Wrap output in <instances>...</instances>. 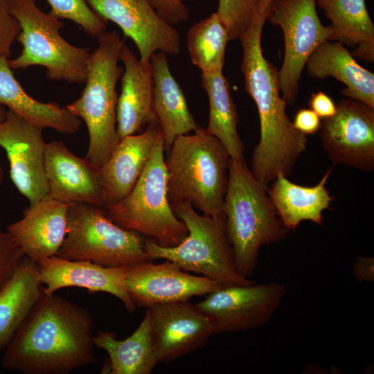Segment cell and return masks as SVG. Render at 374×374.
<instances>
[{"label":"cell","instance_id":"14","mask_svg":"<svg viewBox=\"0 0 374 374\" xmlns=\"http://www.w3.org/2000/svg\"><path fill=\"white\" fill-rule=\"evenodd\" d=\"M102 19L118 26L135 44L139 59L150 62L157 52L177 55L181 38L177 30L156 10L150 0H87Z\"/></svg>","mask_w":374,"mask_h":374},{"label":"cell","instance_id":"35","mask_svg":"<svg viewBox=\"0 0 374 374\" xmlns=\"http://www.w3.org/2000/svg\"><path fill=\"white\" fill-rule=\"evenodd\" d=\"M157 12L170 24L186 21L189 17L188 7L177 0H150Z\"/></svg>","mask_w":374,"mask_h":374},{"label":"cell","instance_id":"28","mask_svg":"<svg viewBox=\"0 0 374 374\" xmlns=\"http://www.w3.org/2000/svg\"><path fill=\"white\" fill-rule=\"evenodd\" d=\"M96 347L106 351L110 374H150L158 363L153 349L150 314L148 310L136 330L123 340L112 332L100 330L93 335Z\"/></svg>","mask_w":374,"mask_h":374},{"label":"cell","instance_id":"9","mask_svg":"<svg viewBox=\"0 0 374 374\" xmlns=\"http://www.w3.org/2000/svg\"><path fill=\"white\" fill-rule=\"evenodd\" d=\"M141 234L112 222L104 208L84 203L69 206L67 231L58 257L105 267L153 262Z\"/></svg>","mask_w":374,"mask_h":374},{"label":"cell","instance_id":"10","mask_svg":"<svg viewBox=\"0 0 374 374\" xmlns=\"http://www.w3.org/2000/svg\"><path fill=\"white\" fill-rule=\"evenodd\" d=\"M316 0H274L266 20L280 27L285 53L278 71L280 91L287 104H293L306 62L315 49L332 41L333 29L320 21Z\"/></svg>","mask_w":374,"mask_h":374},{"label":"cell","instance_id":"26","mask_svg":"<svg viewBox=\"0 0 374 374\" xmlns=\"http://www.w3.org/2000/svg\"><path fill=\"white\" fill-rule=\"evenodd\" d=\"M43 294L37 264L25 257L0 287V352Z\"/></svg>","mask_w":374,"mask_h":374},{"label":"cell","instance_id":"24","mask_svg":"<svg viewBox=\"0 0 374 374\" xmlns=\"http://www.w3.org/2000/svg\"><path fill=\"white\" fill-rule=\"evenodd\" d=\"M329 168L319 182L313 186H304L290 181L278 173L267 193L284 226L295 229L305 220L321 225L323 212L328 208L332 197L326 185L331 173Z\"/></svg>","mask_w":374,"mask_h":374},{"label":"cell","instance_id":"42","mask_svg":"<svg viewBox=\"0 0 374 374\" xmlns=\"http://www.w3.org/2000/svg\"><path fill=\"white\" fill-rule=\"evenodd\" d=\"M177 1L183 3L184 1H187V0H177Z\"/></svg>","mask_w":374,"mask_h":374},{"label":"cell","instance_id":"41","mask_svg":"<svg viewBox=\"0 0 374 374\" xmlns=\"http://www.w3.org/2000/svg\"><path fill=\"white\" fill-rule=\"evenodd\" d=\"M6 111L5 109L2 107V105H0V121L3 120L6 116Z\"/></svg>","mask_w":374,"mask_h":374},{"label":"cell","instance_id":"12","mask_svg":"<svg viewBox=\"0 0 374 374\" xmlns=\"http://www.w3.org/2000/svg\"><path fill=\"white\" fill-rule=\"evenodd\" d=\"M335 114L321 123L320 139L328 157L364 171L374 168V109L351 98L341 99Z\"/></svg>","mask_w":374,"mask_h":374},{"label":"cell","instance_id":"34","mask_svg":"<svg viewBox=\"0 0 374 374\" xmlns=\"http://www.w3.org/2000/svg\"><path fill=\"white\" fill-rule=\"evenodd\" d=\"M20 30L19 24L10 12L9 0H0V57H9Z\"/></svg>","mask_w":374,"mask_h":374},{"label":"cell","instance_id":"15","mask_svg":"<svg viewBox=\"0 0 374 374\" xmlns=\"http://www.w3.org/2000/svg\"><path fill=\"white\" fill-rule=\"evenodd\" d=\"M125 281L130 296L136 306L188 301L195 296L208 294L222 285L205 276L191 275L175 263L166 260L127 267Z\"/></svg>","mask_w":374,"mask_h":374},{"label":"cell","instance_id":"5","mask_svg":"<svg viewBox=\"0 0 374 374\" xmlns=\"http://www.w3.org/2000/svg\"><path fill=\"white\" fill-rule=\"evenodd\" d=\"M90 53L85 87L80 96L66 108L84 121L89 133L86 158L100 168L120 141L116 126V85L123 72L118 66L125 43L120 33L105 32Z\"/></svg>","mask_w":374,"mask_h":374},{"label":"cell","instance_id":"36","mask_svg":"<svg viewBox=\"0 0 374 374\" xmlns=\"http://www.w3.org/2000/svg\"><path fill=\"white\" fill-rule=\"evenodd\" d=\"M292 124L302 134H313L319 131L321 118L311 109H301L295 114Z\"/></svg>","mask_w":374,"mask_h":374},{"label":"cell","instance_id":"21","mask_svg":"<svg viewBox=\"0 0 374 374\" xmlns=\"http://www.w3.org/2000/svg\"><path fill=\"white\" fill-rule=\"evenodd\" d=\"M119 60L124 65L116 107L117 132L121 139L135 134L157 120L150 62H141L125 43L121 49Z\"/></svg>","mask_w":374,"mask_h":374},{"label":"cell","instance_id":"7","mask_svg":"<svg viewBox=\"0 0 374 374\" xmlns=\"http://www.w3.org/2000/svg\"><path fill=\"white\" fill-rule=\"evenodd\" d=\"M37 0H9L11 14L19 24L17 40L21 53L8 60L12 70L42 66L51 80L83 84L90 57L89 48L71 44L60 34L64 23L51 12H44Z\"/></svg>","mask_w":374,"mask_h":374},{"label":"cell","instance_id":"18","mask_svg":"<svg viewBox=\"0 0 374 374\" xmlns=\"http://www.w3.org/2000/svg\"><path fill=\"white\" fill-rule=\"evenodd\" d=\"M44 170L48 195L53 199L104 208L98 168L86 157L76 156L62 141L47 143Z\"/></svg>","mask_w":374,"mask_h":374},{"label":"cell","instance_id":"29","mask_svg":"<svg viewBox=\"0 0 374 374\" xmlns=\"http://www.w3.org/2000/svg\"><path fill=\"white\" fill-rule=\"evenodd\" d=\"M202 87L209 104L206 130L222 142L231 159L244 161V146L238 132V115L228 80L222 71L202 73Z\"/></svg>","mask_w":374,"mask_h":374},{"label":"cell","instance_id":"19","mask_svg":"<svg viewBox=\"0 0 374 374\" xmlns=\"http://www.w3.org/2000/svg\"><path fill=\"white\" fill-rule=\"evenodd\" d=\"M69 206L48 195L29 205L22 218L8 226L26 258L38 263L57 255L66 235Z\"/></svg>","mask_w":374,"mask_h":374},{"label":"cell","instance_id":"3","mask_svg":"<svg viewBox=\"0 0 374 374\" xmlns=\"http://www.w3.org/2000/svg\"><path fill=\"white\" fill-rule=\"evenodd\" d=\"M165 159L167 195L170 204H190L212 217L224 215L229 154L215 136L199 127L177 136Z\"/></svg>","mask_w":374,"mask_h":374},{"label":"cell","instance_id":"37","mask_svg":"<svg viewBox=\"0 0 374 374\" xmlns=\"http://www.w3.org/2000/svg\"><path fill=\"white\" fill-rule=\"evenodd\" d=\"M308 104L310 109L323 119L332 116L337 110L332 99L323 91L312 93Z\"/></svg>","mask_w":374,"mask_h":374},{"label":"cell","instance_id":"2","mask_svg":"<svg viewBox=\"0 0 374 374\" xmlns=\"http://www.w3.org/2000/svg\"><path fill=\"white\" fill-rule=\"evenodd\" d=\"M266 17V13H257L239 39L245 90L254 100L260 119V138L253 152L251 172L268 188L278 173L290 175L308 140L287 115V102L280 95L278 71L263 55L261 35Z\"/></svg>","mask_w":374,"mask_h":374},{"label":"cell","instance_id":"16","mask_svg":"<svg viewBox=\"0 0 374 374\" xmlns=\"http://www.w3.org/2000/svg\"><path fill=\"white\" fill-rule=\"evenodd\" d=\"M148 308L158 363L169 364L195 351L213 335L207 317L188 301L156 304Z\"/></svg>","mask_w":374,"mask_h":374},{"label":"cell","instance_id":"38","mask_svg":"<svg viewBox=\"0 0 374 374\" xmlns=\"http://www.w3.org/2000/svg\"><path fill=\"white\" fill-rule=\"evenodd\" d=\"M354 278L360 283L373 282L374 259L373 257H358L353 263Z\"/></svg>","mask_w":374,"mask_h":374},{"label":"cell","instance_id":"22","mask_svg":"<svg viewBox=\"0 0 374 374\" xmlns=\"http://www.w3.org/2000/svg\"><path fill=\"white\" fill-rule=\"evenodd\" d=\"M306 71L311 77H332L346 87L341 93L374 109V74L362 67L341 43L326 41L310 55Z\"/></svg>","mask_w":374,"mask_h":374},{"label":"cell","instance_id":"33","mask_svg":"<svg viewBox=\"0 0 374 374\" xmlns=\"http://www.w3.org/2000/svg\"><path fill=\"white\" fill-rule=\"evenodd\" d=\"M25 257L10 233L0 226V287L12 275Z\"/></svg>","mask_w":374,"mask_h":374},{"label":"cell","instance_id":"1","mask_svg":"<svg viewBox=\"0 0 374 374\" xmlns=\"http://www.w3.org/2000/svg\"><path fill=\"white\" fill-rule=\"evenodd\" d=\"M91 314L43 294L3 350L1 366L24 374H64L96 361Z\"/></svg>","mask_w":374,"mask_h":374},{"label":"cell","instance_id":"6","mask_svg":"<svg viewBox=\"0 0 374 374\" xmlns=\"http://www.w3.org/2000/svg\"><path fill=\"white\" fill-rule=\"evenodd\" d=\"M170 206L185 224L188 235L174 247H163L151 240L145 241V251L150 257L171 261L186 271L202 274L222 285L254 282L237 271L224 215H201L186 202Z\"/></svg>","mask_w":374,"mask_h":374},{"label":"cell","instance_id":"13","mask_svg":"<svg viewBox=\"0 0 374 374\" xmlns=\"http://www.w3.org/2000/svg\"><path fill=\"white\" fill-rule=\"evenodd\" d=\"M42 130L9 109L0 121V147L9 161L11 180L30 205L48 195Z\"/></svg>","mask_w":374,"mask_h":374},{"label":"cell","instance_id":"25","mask_svg":"<svg viewBox=\"0 0 374 374\" xmlns=\"http://www.w3.org/2000/svg\"><path fill=\"white\" fill-rule=\"evenodd\" d=\"M8 57H0V105L43 129L76 133L82 120L55 103H45L29 96L15 78Z\"/></svg>","mask_w":374,"mask_h":374},{"label":"cell","instance_id":"11","mask_svg":"<svg viewBox=\"0 0 374 374\" xmlns=\"http://www.w3.org/2000/svg\"><path fill=\"white\" fill-rule=\"evenodd\" d=\"M286 294L285 285L276 281L223 285L195 305L208 319L213 335L229 333L266 324Z\"/></svg>","mask_w":374,"mask_h":374},{"label":"cell","instance_id":"20","mask_svg":"<svg viewBox=\"0 0 374 374\" xmlns=\"http://www.w3.org/2000/svg\"><path fill=\"white\" fill-rule=\"evenodd\" d=\"M161 130L157 122L143 132L121 139L98 168L104 208L124 199L143 172Z\"/></svg>","mask_w":374,"mask_h":374},{"label":"cell","instance_id":"39","mask_svg":"<svg viewBox=\"0 0 374 374\" xmlns=\"http://www.w3.org/2000/svg\"><path fill=\"white\" fill-rule=\"evenodd\" d=\"M274 1V0H257V13L267 14L269 8Z\"/></svg>","mask_w":374,"mask_h":374},{"label":"cell","instance_id":"30","mask_svg":"<svg viewBox=\"0 0 374 374\" xmlns=\"http://www.w3.org/2000/svg\"><path fill=\"white\" fill-rule=\"evenodd\" d=\"M229 41L227 29L216 12L195 24L186 35L192 63L204 74L222 72Z\"/></svg>","mask_w":374,"mask_h":374},{"label":"cell","instance_id":"32","mask_svg":"<svg viewBox=\"0 0 374 374\" xmlns=\"http://www.w3.org/2000/svg\"><path fill=\"white\" fill-rule=\"evenodd\" d=\"M257 0H219L216 13L225 26L229 40L239 39L257 14Z\"/></svg>","mask_w":374,"mask_h":374},{"label":"cell","instance_id":"8","mask_svg":"<svg viewBox=\"0 0 374 374\" xmlns=\"http://www.w3.org/2000/svg\"><path fill=\"white\" fill-rule=\"evenodd\" d=\"M164 150L161 132L134 188L121 201L104 209L118 226L144 235L161 246L174 247L187 236L188 230L168 199Z\"/></svg>","mask_w":374,"mask_h":374},{"label":"cell","instance_id":"17","mask_svg":"<svg viewBox=\"0 0 374 374\" xmlns=\"http://www.w3.org/2000/svg\"><path fill=\"white\" fill-rule=\"evenodd\" d=\"M37 264L45 294H53L62 288L78 287L91 292H103L116 296L130 313L136 309L125 285L127 267H105L57 256L46 258Z\"/></svg>","mask_w":374,"mask_h":374},{"label":"cell","instance_id":"27","mask_svg":"<svg viewBox=\"0 0 374 374\" xmlns=\"http://www.w3.org/2000/svg\"><path fill=\"white\" fill-rule=\"evenodd\" d=\"M333 29L332 41L355 47V59L374 60V24L365 0H316Z\"/></svg>","mask_w":374,"mask_h":374},{"label":"cell","instance_id":"31","mask_svg":"<svg viewBox=\"0 0 374 374\" xmlns=\"http://www.w3.org/2000/svg\"><path fill=\"white\" fill-rule=\"evenodd\" d=\"M52 15L71 20L89 35L98 38L105 32L106 24L87 3V0H46Z\"/></svg>","mask_w":374,"mask_h":374},{"label":"cell","instance_id":"23","mask_svg":"<svg viewBox=\"0 0 374 374\" xmlns=\"http://www.w3.org/2000/svg\"><path fill=\"white\" fill-rule=\"evenodd\" d=\"M150 64L154 81V110L157 123L163 136L165 149L175 139L199 126L190 113L182 89L173 77L166 54L157 52Z\"/></svg>","mask_w":374,"mask_h":374},{"label":"cell","instance_id":"4","mask_svg":"<svg viewBox=\"0 0 374 374\" xmlns=\"http://www.w3.org/2000/svg\"><path fill=\"white\" fill-rule=\"evenodd\" d=\"M223 211L237 271L249 278L257 267L260 248L285 239L287 229L267 188L253 177L245 161L230 159Z\"/></svg>","mask_w":374,"mask_h":374},{"label":"cell","instance_id":"40","mask_svg":"<svg viewBox=\"0 0 374 374\" xmlns=\"http://www.w3.org/2000/svg\"><path fill=\"white\" fill-rule=\"evenodd\" d=\"M3 179H4V171L2 166L0 164V189L3 181Z\"/></svg>","mask_w":374,"mask_h":374}]
</instances>
